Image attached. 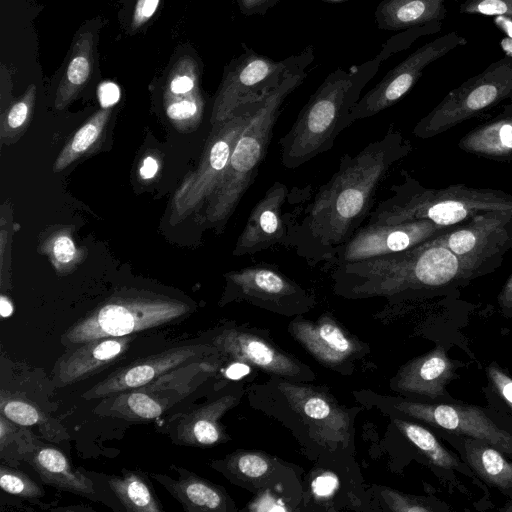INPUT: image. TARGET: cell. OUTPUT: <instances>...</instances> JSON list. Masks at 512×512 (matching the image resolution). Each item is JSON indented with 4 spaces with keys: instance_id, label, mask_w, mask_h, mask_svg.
<instances>
[{
    "instance_id": "obj_1",
    "label": "cell",
    "mask_w": 512,
    "mask_h": 512,
    "mask_svg": "<svg viewBox=\"0 0 512 512\" xmlns=\"http://www.w3.org/2000/svg\"><path fill=\"white\" fill-rule=\"evenodd\" d=\"M410 150L390 127L358 153L343 155L330 180L295 215L286 245L309 263H329L368 219L378 186Z\"/></svg>"
},
{
    "instance_id": "obj_2",
    "label": "cell",
    "mask_w": 512,
    "mask_h": 512,
    "mask_svg": "<svg viewBox=\"0 0 512 512\" xmlns=\"http://www.w3.org/2000/svg\"><path fill=\"white\" fill-rule=\"evenodd\" d=\"M332 268L335 295L352 300L381 297L393 304L433 297L477 277L434 238L404 251Z\"/></svg>"
},
{
    "instance_id": "obj_3",
    "label": "cell",
    "mask_w": 512,
    "mask_h": 512,
    "mask_svg": "<svg viewBox=\"0 0 512 512\" xmlns=\"http://www.w3.org/2000/svg\"><path fill=\"white\" fill-rule=\"evenodd\" d=\"M249 400L288 427L316 459L335 462L353 452L356 409L341 406L324 388L270 376L250 387Z\"/></svg>"
},
{
    "instance_id": "obj_4",
    "label": "cell",
    "mask_w": 512,
    "mask_h": 512,
    "mask_svg": "<svg viewBox=\"0 0 512 512\" xmlns=\"http://www.w3.org/2000/svg\"><path fill=\"white\" fill-rule=\"evenodd\" d=\"M385 59L380 51L373 59L348 70L338 68L324 79L279 141L286 168H297L333 147L337 136L351 125V110Z\"/></svg>"
},
{
    "instance_id": "obj_5",
    "label": "cell",
    "mask_w": 512,
    "mask_h": 512,
    "mask_svg": "<svg viewBox=\"0 0 512 512\" xmlns=\"http://www.w3.org/2000/svg\"><path fill=\"white\" fill-rule=\"evenodd\" d=\"M308 58L256 104L232 150L224 176L198 220L217 229L224 227L241 198L253 183L273 135V128L286 98L307 77Z\"/></svg>"
},
{
    "instance_id": "obj_6",
    "label": "cell",
    "mask_w": 512,
    "mask_h": 512,
    "mask_svg": "<svg viewBox=\"0 0 512 512\" xmlns=\"http://www.w3.org/2000/svg\"><path fill=\"white\" fill-rule=\"evenodd\" d=\"M401 176L400 183L390 186L389 196L371 210L367 224L394 225L429 220L452 227L485 212L512 213V196L499 191L464 185L425 188L405 171Z\"/></svg>"
},
{
    "instance_id": "obj_7",
    "label": "cell",
    "mask_w": 512,
    "mask_h": 512,
    "mask_svg": "<svg viewBox=\"0 0 512 512\" xmlns=\"http://www.w3.org/2000/svg\"><path fill=\"white\" fill-rule=\"evenodd\" d=\"M192 306L180 299L146 290L114 293L90 310L62 335L65 345L105 337L134 335L185 318Z\"/></svg>"
},
{
    "instance_id": "obj_8",
    "label": "cell",
    "mask_w": 512,
    "mask_h": 512,
    "mask_svg": "<svg viewBox=\"0 0 512 512\" xmlns=\"http://www.w3.org/2000/svg\"><path fill=\"white\" fill-rule=\"evenodd\" d=\"M354 395L366 407H376L390 417L419 422L433 430L482 440L512 459V432L500 428L484 407L461 401L430 403L402 396L355 391Z\"/></svg>"
},
{
    "instance_id": "obj_9",
    "label": "cell",
    "mask_w": 512,
    "mask_h": 512,
    "mask_svg": "<svg viewBox=\"0 0 512 512\" xmlns=\"http://www.w3.org/2000/svg\"><path fill=\"white\" fill-rule=\"evenodd\" d=\"M257 103L243 105L228 119L212 125L198 166L186 175L174 193L168 218L172 225L192 214L198 215L196 219L201 215L219 186L237 138Z\"/></svg>"
},
{
    "instance_id": "obj_10",
    "label": "cell",
    "mask_w": 512,
    "mask_h": 512,
    "mask_svg": "<svg viewBox=\"0 0 512 512\" xmlns=\"http://www.w3.org/2000/svg\"><path fill=\"white\" fill-rule=\"evenodd\" d=\"M507 99L512 101V52L451 90L416 124L413 134L433 137Z\"/></svg>"
},
{
    "instance_id": "obj_11",
    "label": "cell",
    "mask_w": 512,
    "mask_h": 512,
    "mask_svg": "<svg viewBox=\"0 0 512 512\" xmlns=\"http://www.w3.org/2000/svg\"><path fill=\"white\" fill-rule=\"evenodd\" d=\"M244 47V52L232 60L225 71L212 106V125L228 119L239 107L261 100L290 71L306 59L314 57V48L311 45L299 54L280 61L258 54L245 45Z\"/></svg>"
},
{
    "instance_id": "obj_12",
    "label": "cell",
    "mask_w": 512,
    "mask_h": 512,
    "mask_svg": "<svg viewBox=\"0 0 512 512\" xmlns=\"http://www.w3.org/2000/svg\"><path fill=\"white\" fill-rule=\"evenodd\" d=\"M213 357L183 365L148 384L104 398L97 411L130 421L155 419L216 371L217 362L206 361Z\"/></svg>"
},
{
    "instance_id": "obj_13",
    "label": "cell",
    "mask_w": 512,
    "mask_h": 512,
    "mask_svg": "<svg viewBox=\"0 0 512 512\" xmlns=\"http://www.w3.org/2000/svg\"><path fill=\"white\" fill-rule=\"evenodd\" d=\"M466 44L464 36L451 31L417 48L360 97L351 110L350 124L394 105L413 88L428 65Z\"/></svg>"
},
{
    "instance_id": "obj_14",
    "label": "cell",
    "mask_w": 512,
    "mask_h": 512,
    "mask_svg": "<svg viewBox=\"0 0 512 512\" xmlns=\"http://www.w3.org/2000/svg\"><path fill=\"white\" fill-rule=\"evenodd\" d=\"M231 300L245 301L285 316L311 310L315 297L294 280L268 264H257L225 275Z\"/></svg>"
},
{
    "instance_id": "obj_15",
    "label": "cell",
    "mask_w": 512,
    "mask_h": 512,
    "mask_svg": "<svg viewBox=\"0 0 512 512\" xmlns=\"http://www.w3.org/2000/svg\"><path fill=\"white\" fill-rule=\"evenodd\" d=\"M211 344L229 360L246 363L269 376L298 382H312L316 378L309 366L280 349L268 332L259 328H225L214 336Z\"/></svg>"
},
{
    "instance_id": "obj_16",
    "label": "cell",
    "mask_w": 512,
    "mask_h": 512,
    "mask_svg": "<svg viewBox=\"0 0 512 512\" xmlns=\"http://www.w3.org/2000/svg\"><path fill=\"white\" fill-rule=\"evenodd\" d=\"M434 240L480 276L488 272V260H495L512 245V213L490 211L479 214Z\"/></svg>"
},
{
    "instance_id": "obj_17",
    "label": "cell",
    "mask_w": 512,
    "mask_h": 512,
    "mask_svg": "<svg viewBox=\"0 0 512 512\" xmlns=\"http://www.w3.org/2000/svg\"><path fill=\"white\" fill-rule=\"evenodd\" d=\"M217 355L220 353L212 344L172 347L117 369L87 390L82 397L87 400L104 399L148 384L183 365Z\"/></svg>"
},
{
    "instance_id": "obj_18",
    "label": "cell",
    "mask_w": 512,
    "mask_h": 512,
    "mask_svg": "<svg viewBox=\"0 0 512 512\" xmlns=\"http://www.w3.org/2000/svg\"><path fill=\"white\" fill-rule=\"evenodd\" d=\"M453 227L440 226L429 220L394 225L367 224L337 252L329 264L333 266L357 262L404 251Z\"/></svg>"
},
{
    "instance_id": "obj_19",
    "label": "cell",
    "mask_w": 512,
    "mask_h": 512,
    "mask_svg": "<svg viewBox=\"0 0 512 512\" xmlns=\"http://www.w3.org/2000/svg\"><path fill=\"white\" fill-rule=\"evenodd\" d=\"M288 331L318 362L337 372L347 373L367 353L366 345L350 335L329 313L317 320L299 315L289 323Z\"/></svg>"
},
{
    "instance_id": "obj_20",
    "label": "cell",
    "mask_w": 512,
    "mask_h": 512,
    "mask_svg": "<svg viewBox=\"0 0 512 512\" xmlns=\"http://www.w3.org/2000/svg\"><path fill=\"white\" fill-rule=\"evenodd\" d=\"M458 362L450 358L442 345L402 365L389 382V387L402 397L430 403L455 400L447 391L448 384L459 378Z\"/></svg>"
},
{
    "instance_id": "obj_21",
    "label": "cell",
    "mask_w": 512,
    "mask_h": 512,
    "mask_svg": "<svg viewBox=\"0 0 512 512\" xmlns=\"http://www.w3.org/2000/svg\"><path fill=\"white\" fill-rule=\"evenodd\" d=\"M290 193L288 187L275 181L251 210L240 233L234 256L253 255L277 244H287L294 213L285 211Z\"/></svg>"
},
{
    "instance_id": "obj_22",
    "label": "cell",
    "mask_w": 512,
    "mask_h": 512,
    "mask_svg": "<svg viewBox=\"0 0 512 512\" xmlns=\"http://www.w3.org/2000/svg\"><path fill=\"white\" fill-rule=\"evenodd\" d=\"M134 338V335L105 337L82 343L58 362L57 384H74L106 369L126 353Z\"/></svg>"
},
{
    "instance_id": "obj_23",
    "label": "cell",
    "mask_w": 512,
    "mask_h": 512,
    "mask_svg": "<svg viewBox=\"0 0 512 512\" xmlns=\"http://www.w3.org/2000/svg\"><path fill=\"white\" fill-rule=\"evenodd\" d=\"M434 431L458 451L478 479L512 501V459L482 440Z\"/></svg>"
},
{
    "instance_id": "obj_24",
    "label": "cell",
    "mask_w": 512,
    "mask_h": 512,
    "mask_svg": "<svg viewBox=\"0 0 512 512\" xmlns=\"http://www.w3.org/2000/svg\"><path fill=\"white\" fill-rule=\"evenodd\" d=\"M178 476L172 478L162 473L150 476L175 498L186 512H229L234 503L225 490L185 468L172 466Z\"/></svg>"
},
{
    "instance_id": "obj_25",
    "label": "cell",
    "mask_w": 512,
    "mask_h": 512,
    "mask_svg": "<svg viewBox=\"0 0 512 512\" xmlns=\"http://www.w3.org/2000/svg\"><path fill=\"white\" fill-rule=\"evenodd\" d=\"M238 399L236 394L223 395L182 414L172 430L173 442L185 446L208 447L227 441L220 419Z\"/></svg>"
},
{
    "instance_id": "obj_26",
    "label": "cell",
    "mask_w": 512,
    "mask_h": 512,
    "mask_svg": "<svg viewBox=\"0 0 512 512\" xmlns=\"http://www.w3.org/2000/svg\"><path fill=\"white\" fill-rule=\"evenodd\" d=\"M41 480L60 490L83 497L94 498L96 492L92 481L75 470L59 449L52 446H35L25 457Z\"/></svg>"
},
{
    "instance_id": "obj_27",
    "label": "cell",
    "mask_w": 512,
    "mask_h": 512,
    "mask_svg": "<svg viewBox=\"0 0 512 512\" xmlns=\"http://www.w3.org/2000/svg\"><path fill=\"white\" fill-rule=\"evenodd\" d=\"M447 0H383L374 12L377 27L398 31L442 22Z\"/></svg>"
},
{
    "instance_id": "obj_28",
    "label": "cell",
    "mask_w": 512,
    "mask_h": 512,
    "mask_svg": "<svg viewBox=\"0 0 512 512\" xmlns=\"http://www.w3.org/2000/svg\"><path fill=\"white\" fill-rule=\"evenodd\" d=\"M390 418L401 434L417 448L431 465L444 472L458 471L471 479L477 478L470 467L458 455L443 446L436 434L427 426L400 417Z\"/></svg>"
},
{
    "instance_id": "obj_29",
    "label": "cell",
    "mask_w": 512,
    "mask_h": 512,
    "mask_svg": "<svg viewBox=\"0 0 512 512\" xmlns=\"http://www.w3.org/2000/svg\"><path fill=\"white\" fill-rule=\"evenodd\" d=\"M461 149L491 158L512 157V102L494 120L464 136Z\"/></svg>"
},
{
    "instance_id": "obj_30",
    "label": "cell",
    "mask_w": 512,
    "mask_h": 512,
    "mask_svg": "<svg viewBox=\"0 0 512 512\" xmlns=\"http://www.w3.org/2000/svg\"><path fill=\"white\" fill-rule=\"evenodd\" d=\"M211 466L220 470L226 477L247 486L252 483V488H263L268 486L276 474V460L269 456L238 451L227 455L223 460L213 462Z\"/></svg>"
},
{
    "instance_id": "obj_31",
    "label": "cell",
    "mask_w": 512,
    "mask_h": 512,
    "mask_svg": "<svg viewBox=\"0 0 512 512\" xmlns=\"http://www.w3.org/2000/svg\"><path fill=\"white\" fill-rule=\"evenodd\" d=\"M109 487L128 512H160L162 504L148 478L140 471L123 470L107 480Z\"/></svg>"
},
{
    "instance_id": "obj_32",
    "label": "cell",
    "mask_w": 512,
    "mask_h": 512,
    "mask_svg": "<svg viewBox=\"0 0 512 512\" xmlns=\"http://www.w3.org/2000/svg\"><path fill=\"white\" fill-rule=\"evenodd\" d=\"M485 373L487 383L481 388L484 409L500 428L512 432V376L496 361L486 366Z\"/></svg>"
},
{
    "instance_id": "obj_33",
    "label": "cell",
    "mask_w": 512,
    "mask_h": 512,
    "mask_svg": "<svg viewBox=\"0 0 512 512\" xmlns=\"http://www.w3.org/2000/svg\"><path fill=\"white\" fill-rule=\"evenodd\" d=\"M93 62V38L82 35L74 47L73 56L67 66L65 76L57 90L55 107L65 108L88 81Z\"/></svg>"
},
{
    "instance_id": "obj_34",
    "label": "cell",
    "mask_w": 512,
    "mask_h": 512,
    "mask_svg": "<svg viewBox=\"0 0 512 512\" xmlns=\"http://www.w3.org/2000/svg\"><path fill=\"white\" fill-rule=\"evenodd\" d=\"M110 114L111 108H102L76 131L55 160L54 172L64 170L78 158L95 148L102 138Z\"/></svg>"
},
{
    "instance_id": "obj_35",
    "label": "cell",
    "mask_w": 512,
    "mask_h": 512,
    "mask_svg": "<svg viewBox=\"0 0 512 512\" xmlns=\"http://www.w3.org/2000/svg\"><path fill=\"white\" fill-rule=\"evenodd\" d=\"M40 252L48 256L59 274L72 272L83 261L85 255V252L76 247L69 230L64 229L48 236L42 243Z\"/></svg>"
},
{
    "instance_id": "obj_36",
    "label": "cell",
    "mask_w": 512,
    "mask_h": 512,
    "mask_svg": "<svg viewBox=\"0 0 512 512\" xmlns=\"http://www.w3.org/2000/svg\"><path fill=\"white\" fill-rule=\"evenodd\" d=\"M1 414L10 421L21 426H41L45 435L52 436L54 432L50 425L49 418L33 403L1 392L0 397Z\"/></svg>"
},
{
    "instance_id": "obj_37",
    "label": "cell",
    "mask_w": 512,
    "mask_h": 512,
    "mask_svg": "<svg viewBox=\"0 0 512 512\" xmlns=\"http://www.w3.org/2000/svg\"><path fill=\"white\" fill-rule=\"evenodd\" d=\"M35 86L31 85L26 93L7 111L1 121L0 138L3 144L16 141L28 125L35 100Z\"/></svg>"
},
{
    "instance_id": "obj_38",
    "label": "cell",
    "mask_w": 512,
    "mask_h": 512,
    "mask_svg": "<svg viewBox=\"0 0 512 512\" xmlns=\"http://www.w3.org/2000/svg\"><path fill=\"white\" fill-rule=\"evenodd\" d=\"M381 499L387 509L396 512L447 511L449 507L434 498L404 494L392 489L381 490Z\"/></svg>"
},
{
    "instance_id": "obj_39",
    "label": "cell",
    "mask_w": 512,
    "mask_h": 512,
    "mask_svg": "<svg viewBox=\"0 0 512 512\" xmlns=\"http://www.w3.org/2000/svg\"><path fill=\"white\" fill-rule=\"evenodd\" d=\"M0 487L6 493L26 498H40L44 490L27 474L4 464L0 467Z\"/></svg>"
},
{
    "instance_id": "obj_40",
    "label": "cell",
    "mask_w": 512,
    "mask_h": 512,
    "mask_svg": "<svg viewBox=\"0 0 512 512\" xmlns=\"http://www.w3.org/2000/svg\"><path fill=\"white\" fill-rule=\"evenodd\" d=\"M203 102L198 91L187 98L170 101L166 106L168 118L177 126L197 124L202 114Z\"/></svg>"
},
{
    "instance_id": "obj_41",
    "label": "cell",
    "mask_w": 512,
    "mask_h": 512,
    "mask_svg": "<svg viewBox=\"0 0 512 512\" xmlns=\"http://www.w3.org/2000/svg\"><path fill=\"white\" fill-rule=\"evenodd\" d=\"M459 12L466 15L502 16L512 21V0H464Z\"/></svg>"
},
{
    "instance_id": "obj_42",
    "label": "cell",
    "mask_w": 512,
    "mask_h": 512,
    "mask_svg": "<svg viewBox=\"0 0 512 512\" xmlns=\"http://www.w3.org/2000/svg\"><path fill=\"white\" fill-rule=\"evenodd\" d=\"M197 74L194 65H190L188 71L183 69L174 73L169 83V92L172 95L181 96L196 91Z\"/></svg>"
},
{
    "instance_id": "obj_43",
    "label": "cell",
    "mask_w": 512,
    "mask_h": 512,
    "mask_svg": "<svg viewBox=\"0 0 512 512\" xmlns=\"http://www.w3.org/2000/svg\"><path fill=\"white\" fill-rule=\"evenodd\" d=\"M338 486L337 477L334 474L320 473L311 483V490L315 498L320 501L332 497Z\"/></svg>"
},
{
    "instance_id": "obj_44",
    "label": "cell",
    "mask_w": 512,
    "mask_h": 512,
    "mask_svg": "<svg viewBox=\"0 0 512 512\" xmlns=\"http://www.w3.org/2000/svg\"><path fill=\"white\" fill-rule=\"evenodd\" d=\"M160 0H137L132 24L134 27H139L148 21L158 8Z\"/></svg>"
},
{
    "instance_id": "obj_45",
    "label": "cell",
    "mask_w": 512,
    "mask_h": 512,
    "mask_svg": "<svg viewBox=\"0 0 512 512\" xmlns=\"http://www.w3.org/2000/svg\"><path fill=\"white\" fill-rule=\"evenodd\" d=\"M280 0H238L241 12L246 16L265 15Z\"/></svg>"
},
{
    "instance_id": "obj_46",
    "label": "cell",
    "mask_w": 512,
    "mask_h": 512,
    "mask_svg": "<svg viewBox=\"0 0 512 512\" xmlns=\"http://www.w3.org/2000/svg\"><path fill=\"white\" fill-rule=\"evenodd\" d=\"M98 99L102 108H112L120 99V89L114 82L106 81L99 85Z\"/></svg>"
},
{
    "instance_id": "obj_47",
    "label": "cell",
    "mask_w": 512,
    "mask_h": 512,
    "mask_svg": "<svg viewBox=\"0 0 512 512\" xmlns=\"http://www.w3.org/2000/svg\"><path fill=\"white\" fill-rule=\"evenodd\" d=\"M497 303L500 313L504 317L512 319V274L499 292Z\"/></svg>"
},
{
    "instance_id": "obj_48",
    "label": "cell",
    "mask_w": 512,
    "mask_h": 512,
    "mask_svg": "<svg viewBox=\"0 0 512 512\" xmlns=\"http://www.w3.org/2000/svg\"><path fill=\"white\" fill-rule=\"evenodd\" d=\"M251 368L252 367L246 363L233 361L225 370V376L231 380H238L250 373Z\"/></svg>"
},
{
    "instance_id": "obj_49",
    "label": "cell",
    "mask_w": 512,
    "mask_h": 512,
    "mask_svg": "<svg viewBox=\"0 0 512 512\" xmlns=\"http://www.w3.org/2000/svg\"><path fill=\"white\" fill-rule=\"evenodd\" d=\"M158 171V162L152 156H147L143 161L139 169V174L142 179H152Z\"/></svg>"
},
{
    "instance_id": "obj_50",
    "label": "cell",
    "mask_w": 512,
    "mask_h": 512,
    "mask_svg": "<svg viewBox=\"0 0 512 512\" xmlns=\"http://www.w3.org/2000/svg\"><path fill=\"white\" fill-rule=\"evenodd\" d=\"M13 313V305L10 299L4 295L0 297V314L2 318L10 317Z\"/></svg>"
},
{
    "instance_id": "obj_51",
    "label": "cell",
    "mask_w": 512,
    "mask_h": 512,
    "mask_svg": "<svg viewBox=\"0 0 512 512\" xmlns=\"http://www.w3.org/2000/svg\"><path fill=\"white\" fill-rule=\"evenodd\" d=\"M322 1L325 3H329V4H336V3H341V2H344L347 0H322Z\"/></svg>"
}]
</instances>
